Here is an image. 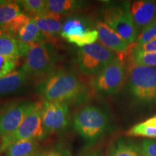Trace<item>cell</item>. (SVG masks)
<instances>
[{
  "instance_id": "9a60e30c",
  "label": "cell",
  "mask_w": 156,
  "mask_h": 156,
  "mask_svg": "<svg viewBox=\"0 0 156 156\" xmlns=\"http://www.w3.org/2000/svg\"><path fill=\"white\" fill-rule=\"evenodd\" d=\"M30 46L28 45L7 33L0 35V56L20 59L25 56Z\"/></svg>"
},
{
  "instance_id": "603a6c76",
  "label": "cell",
  "mask_w": 156,
  "mask_h": 156,
  "mask_svg": "<svg viewBox=\"0 0 156 156\" xmlns=\"http://www.w3.org/2000/svg\"><path fill=\"white\" fill-rule=\"evenodd\" d=\"M19 2L23 12L31 17L42 15L48 11L47 2L44 0H23Z\"/></svg>"
},
{
  "instance_id": "7402d4cb",
  "label": "cell",
  "mask_w": 156,
  "mask_h": 156,
  "mask_svg": "<svg viewBox=\"0 0 156 156\" xmlns=\"http://www.w3.org/2000/svg\"><path fill=\"white\" fill-rule=\"evenodd\" d=\"M48 10L59 15H66L78 9L81 7L80 2L74 0H48Z\"/></svg>"
},
{
  "instance_id": "d4e9b609",
  "label": "cell",
  "mask_w": 156,
  "mask_h": 156,
  "mask_svg": "<svg viewBox=\"0 0 156 156\" xmlns=\"http://www.w3.org/2000/svg\"><path fill=\"white\" fill-rule=\"evenodd\" d=\"M18 58L0 56V78L9 75L19 65Z\"/></svg>"
},
{
  "instance_id": "30bf717a",
  "label": "cell",
  "mask_w": 156,
  "mask_h": 156,
  "mask_svg": "<svg viewBox=\"0 0 156 156\" xmlns=\"http://www.w3.org/2000/svg\"><path fill=\"white\" fill-rule=\"evenodd\" d=\"M60 36L80 47L95 44L98 39L97 30L89 28L85 20L77 17H70L64 21Z\"/></svg>"
},
{
  "instance_id": "8fae6325",
  "label": "cell",
  "mask_w": 156,
  "mask_h": 156,
  "mask_svg": "<svg viewBox=\"0 0 156 156\" xmlns=\"http://www.w3.org/2000/svg\"><path fill=\"white\" fill-rule=\"evenodd\" d=\"M30 102L17 101L7 103L0 111V140L16 131L21 125Z\"/></svg>"
},
{
  "instance_id": "1f68e13d",
  "label": "cell",
  "mask_w": 156,
  "mask_h": 156,
  "mask_svg": "<svg viewBox=\"0 0 156 156\" xmlns=\"http://www.w3.org/2000/svg\"><path fill=\"white\" fill-rule=\"evenodd\" d=\"M38 155H39V154H38ZM38 155H37V156H38Z\"/></svg>"
},
{
  "instance_id": "484cf974",
  "label": "cell",
  "mask_w": 156,
  "mask_h": 156,
  "mask_svg": "<svg viewBox=\"0 0 156 156\" xmlns=\"http://www.w3.org/2000/svg\"><path fill=\"white\" fill-rule=\"evenodd\" d=\"M156 39V18L137 36L136 45H142Z\"/></svg>"
},
{
  "instance_id": "6da1fadb",
  "label": "cell",
  "mask_w": 156,
  "mask_h": 156,
  "mask_svg": "<svg viewBox=\"0 0 156 156\" xmlns=\"http://www.w3.org/2000/svg\"><path fill=\"white\" fill-rule=\"evenodd\" d=\"M39 92L45 101L68 102L85 93V85L74 73L64 70L53 72L40 84Z\"/></svg>"
},
{
  "instance_id": "4dcf8cb0",
  "label": "cell",
  "mask_w": 156,
  "mask_h": 156,
  "mask_svg": "<svg viewBox=\"0 0 156 156\" xmlns=\"http://www.w3.org/2000/svg\"><path fill=\"white\" fill-rule=\"evenodd\" d=\"M4 33H5V30H4V29L2 28H0V35L4 34Z\"/></svg>"
},
{
  "instance_id": "277c9868",
  "label": "cell",
  "mask_w": 156,
  "mask_h": 156,
  "mask_svg": "<svg viewBox=\"0 0 156 156\" xmlns=\"http://www.w3.org/2000/svg\"><path fill=\"white\" fill-rule=\"evenodd\" d=\"M129 87L132 95L144 105L156 104V69L133 64L129 70Z\"/></svg>"
},
{
  "instance_id": "44dd1931",
  "label": "cell",
  "mask_w": 156,
  "mask_h": 156,
  "mask_svg": "<svg viewBox=\"0 0 156 156\" xmlns=\"http://www.w3.org/2000/svg\"><path fill=\"white\" fill-rule=\"evenodd\" d=\"M126 135L150 138L156 137V116L135 124L128 130Z\"/></svg>"
},
{
  "instance_id": "4fadbf2b",
  "label": "cell",
  "mask_w": 156,
  "mask_h": 156,
  "mask_svg": "<svg viewBox=\"0 0 156 156\" xmlns=\"http://www.w3.org/2000/svg\"><path fill=\"white\" fill-rule=\"evenodd\" d=\"M95 27L98 39L105 47L119 54H125L130 49V44L104 22L98 21Z\"/></svg>"
},
{
  "instance_id": "e0dca14e",
  "label": "cell",
  "mask_w": 156,
  "mask_h": 156,
  "mask_svg": "<svg viewBox=\"0 0 156 156\" xmlns=\"http://www.w3.org/2000/svg\"><path fill=\"white\" fill-rule=\"evenodd\" d=\"M106 156H143L140 145L133 140L120 137L108 147Z\"/></svg>"
},
{
  "instance_id": "f546056e",
  "label": "cell",
  "mask_w": 156,
  "mask_h": 156,
  "mask_svg": "<svg viewBox=\"0 0 156 156\" xmlns=\"http://www.w3.org/2000/svg\"><path fill=\"white\" fill-rule=\"evenodd\" d=\"M78 156H103V153L98 148H89L82 152Z\"/></svg>"
},
{
  "instance_id": "7c38bea8",
  "label": "cell",
  "mask_w": 156,
  "mask_h": 156,
  "mask_svg": "<svg viewBox=\"0 0 156 156\" xmlns=\"http://www.w3.org/2000/svg\"><path fill=\"white\" fill-rule=\"evenodd\" d=\"M130 13L136 32L140 34L155 19L156 2L147 0L134 2L130 5Z\"/></svg>"
},
{
  "instance_id": "52a82bcc",
  "label": "cell",
  "mask_w": 156,
  "mask_h": 156,
  "mask_svg": "<svg viewBox=\"0 0 156 156\" xmlns=\"http://www.w3.org/2000/svg\"><path fill=\"white\" fill-rule=\"evenodd\" d=\"M116 57L115 52L99 43H95L79 48L76 62L83 74L94 76Z\"/></svg>"
},
{
  "instance_id": "ac0fdd59",
  "label": "cell",
  "mask_w": 156,
  "mask_h": 156,
  "mask_svg": "<svg viewBox=\"0 0 156 156\" xmlns=\"http://www.w3.org/2000/svg\"><path fill=\"white\" fill-rule=\"evenodd\" d=\"M40 153L38 140H24L9 145L5 152V156H37Z\"/></svg>"
},
{
  "instance_id": "d6986e66",
  "label": "cell",
  "mask_w": 156,
  "mask_h": 156,
  "mask_svg": "<svg viewBox=\"0 0 156 156\" xmlns=\"http://www.w3.org/2000/svg\"><path fill=\"white\" fill-rule=\"evenodd\" d=\"M16 38L29 46L37 44L46 43L47 40L44 34L37 27L33 17H31L28 24L21 29V30L17 35Z\"/></svg>"
},
{
  "instance_id": "5b68a950",
  "label": "cell",
  "mask_w": 156,
  "mask_h": 156,
  "mask_svg": "<svg viewBox=\"0 0 156 156\" xmlns=\"http://www.w3.org/2000/svg\"><path fill=\"white\" fill-rule=\"evenodd\" d=\"M56 62L57 56L51 45L37 44L30 46L21 69L29 78L41 77L49 75Z\"/></svg>"
},
{
  "instance_id": "3957f363",
  "label": "cell",
  "mask_w": 156,
  "mask_h": 156,
  "mask_svg": "<svg viewBox=\"0 0 156 156\" xmlns=\"http://www.w3.org/2000/svg\"><path fill=\"white\" fill-rule=\"evenodd\" d=\"M43 103H31L26 116L16 131L1 140L0 153H5L9 146L14 142L24 140H44L46 137L42 124L41 113Z\"/></svg>"
},
{
  "instance_id": "cb8c5ba5",
  "label": "cell",
  "mask_w": 156,
  "mask_h": 156,
  "mask_svg": "<svg viewBox=\"0 0 156 156\" xmlns=\"http://www.w3.org/2000/svg\"><path fill=\"white\" fill-rule=\"evenodd\" d=\"M132 61L133 64L145 67H155L156 52H132Z\"/></svg>"
},
{
  "instance_id": "4316f807",
  "label": "cell",
  "mask_w": 156,
  "mask_h": 156,
  "mask_svg": "<svg viewBox=\"0 0 156 156\" xmlns=\"http://www.w3.org/2000/svg\"><path fill=\"white\" fill-rule=\"evenodd\" d=\"M140 145L143 156H156V140H144Z\"/></svg>"
},
{
  "instance_id": "83f0119b",
  "label": "cell",
  "mask_w": 156,
  "mask_h": 156,
  "mask_svg": "<svg viewBox=\"0 0 156 156\" xmlns=\"http://www.w3.org/2000/svg\"><path fill=\"white\" fill-rule=\"evenodd\" d=\"M38 156H72V153L68 148L58 147L40 153Z\"/></svg>"
},
{
  "instance_id": "ba28073f",
  "label": "cell",
  "mask_w": 156,
  "mask_h": 156,
  "mask_svg": "<svg viewBox=\"0 0 156 156\" xmlns=\"http://www.w3.org/2000/svg\"><path fill=\"white\" fill-rule=\"evenodd\" d=\"M103 18L104 23L129 44L136 41L138 34L130 13V3L109 6L105 9Z\"/></svg>"
},
{
  "instance_id": "f1b7e54d",
  "label": "cell",
  "mask_w": 156,
  "mask_h": 156,
  "mask_svg": "<svg viewBox=\"0 0 156 156\" xmlns=\"http://www.w3.org/2000/svg\"><path fill=\"white\" fill-rule=\"evenodd\" d=\"M132 52H156V39L142 45H135L131 48Z\"/></svg>"
},
{
  "instance_id": "ffe728a7",
  "label": "cell",
  "mask_w": 156,
  "mask_h": 156,
  "mask_svg": "<svg viewBox=\"0 0 156 156\" xmlns=\"http://www.w3.org/2000/svg\"><path fill=\"white\" fill-rule=\"evenodd\" d=\"M23 12L20 2L5 1L0 5V28H5Z\"/></svg>"
},
{
  "instance_id": "7a4b0ae2",
  "label": "cell",
  "mask_w": 156,
  "mask_h": 156,
  "mask_svg": "<svg viewBox=\"0 0 156 156\" xmlns=\"http://www.w3.org/2000/svg\"><path fill=\"white\" fill-rule=\"evenodd\" d=\"M73 126L83 139L89 142H94L108 131L110 119L99 107L86 106L75 114Z\"/></svg>"
},
{
  "instance_id": "5bb4252c",
  "label": "cell",
  "mask_w": 156,
  "mask_h": 156,
  "mask_svg": "<svg viewBox=\"0 0 156 156\" xmlns=\"http://www.w3.org/2000/svg\"><path fill=\"white\" fill-rule=\"evenodd\" d=\"M37 27L46 38L54 39L61 35L62 24V16L47 11L44 14L33 17Z\"/></svg>"
},
{
  "instance_id": "9c48e42d",
  "label": "cell",
  "mask_w": 156,
  "mask_h": 156,
  "mask_svg": "<svg viewBox=\"0 0 156 156\" xmlns=\"http://www.w3.org/2000/svg\"><path fill=\"white\" fill-rule=\"evenodd\" d=\"M41 119L43 127L46 135L63 132L70 122L69 103L44 101L43 103Z\"/></svg>"
},
{
  "instance_id": "8992f818",
  "label": "cell",
  "mask_w": 156,
  "mask_h": 156,
  "mask_svg": "<svg viewBox=\"0 0 156 156\" xmlns=\"http://www.w3.org/2000/svg\"><path fill=\"white\" fill-rule=\"evenodd\" d=\"M127 77V69L124 61L119 56L101 71L94 75L91 81L93 88L101 95L117 93L122 87Z\"/></svg>"
},
{
  "instance_id": "2e32d148",
  "label": "cell",
  "mask_w": 156,
  "mask_h": 156,
  "mask_svg": "<svg viewBox=\"0 0 156 156\" xmlns=\"http://www.w3.org/2000/svg\"><path fill=\"white\" fill-rule=\"evenodd\" d=\"M28 78L22 69H15L9 75L0 78V97L16 92L27 83Z\"/></svg>"
}]
</instances>
